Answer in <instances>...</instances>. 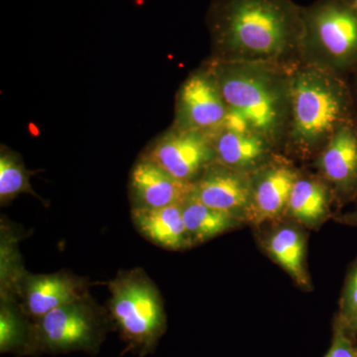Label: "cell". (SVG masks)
Segmentation results:
<instances>
[{"instance_id":"cell-1","label":"cell","mask_w":357,"mask_h":357,"mask_svg":"<svg viewBox=\"0 0 357 357\" xmlns=\"http://www.w3.org/2000/svg\"><path fill=\"white\" fill-rule=\"evenodd\" d=\"M208 22L215 62L282 66L300 55L303 7L293 0H213Z\"/></svg>"},{"instance_id":"cell-2","label":"cell","mask_w":357,"mask_h":357,"mask_svg":"<svg viewBox=\"0 0 357 357\" xmlns=\"http://www.w3.org/2000/svg\"><path fill=\"white\" fill-rule=\"evenodd\" d=\"M210 70L229 112L243 119L249 130L272 146L288 134L290 77L282 66L215 61Z\"/></svg>"},{"instance_id":"cell-3","label":"cell","mask_w":357,"mask_h":357,"mask_svg":"<svg viewBox=\"0 0 357 357\" xmlns=\"http://www.w3.org/2000/svg\"><path fill=\"white\" fill-rule=\"evenodd\" d=\"M289 72L291 142L303 152L324 147L349 123L351 96L337 73L304 63Z\"/></svg>"},{"instance_id":"cell-4","label":"cell","mask_w":357,"mask_h":357,"mask_svg":"<svg viewBox=\"0 0 357 357\" xmlns=\"http://www.w3.org/2000/svg\"><path fill=\"white\" fill-rule=\"evenodd\" d=\"M107 309L126 351L143 357L156 349L167 328L164 301L159 289L141 268L123 270L107 284Z\"/></svg>"},{"instance_id":"cell-5","label":"cell","mask_w":357,"mask_h":357,"mask_svg":"<svg viewBox=\"0 0 357 357\" xmlns=\"http://www.w3.org/2000/svg\"><path fill=\"white\" fill-rule=\"evenodd\" d=\"M115 331L107 307L91 295L70 303L32 321L25 356L98 352L107 333Z\"/></svg>"},{"instance_id":"cell-6","label":"cell","mask_w":357,"mask_h":357,"mask_svg":"<svg viewBox=\"0 0 357 357\" xmlns=\"http://www.w3.org/2000/svg\"><path fill=\"white\" fill-rule=\"evenodd\" d=\"M300 55L337 73L357 63V9L349 0H319L303 8Z\"/></svg>"},{"instance_id":"cell-7","label":"cell","mask_w":357,"mask_h":357,"mask_svg":"<svg viewBox=\"0 0 357 357\" xmlns=\"http://www.w3.org/2000/svg\"><path fill=\"white\" fill-rule=\"evenodd\" d=\"M144 158L178 180L195 183L215 162V150L208 134L176 128L160 138Z\"/></svg>"},{"instance_id":"cell-8","label":"cell","mask_w":357,"mask_h":357,"mask_svg":"<svg viewBox=\"0 0 357 357\" xmlns=\"http://www.w3.org/2000/svg\"><path fill=\"white\" fill-rule=\"evenodd\" d=\"M176 128L198 131L213 137L225 124L229 107L210 69L185 79L178 95Z\"/></svg>"},{"instance_id":"cell-9","label":"cell","mask_w":357,"mask_h":357,"mask_svg":"<svg viewBox=\"0 0 357 357\" xmlns=\"http://www.w3.org/2000/svg\"><path fill=\"white\" fill-rule=\"evenodd\" d=\"M89 286L88 279L67 270L36 275L27 271L18 285L16 297L26 316L35 321L57 307L88 297Z\"/></svg>"},{"instance_id":"cell-10","label":"cell","mask_w":357,"mask_h":357,"mask_svg":"<svg viewBox=\"0 0 357 357\" xmlns=\"http://www.w3.org/2000/svg\"><path fill=\"white\" fill-rule=\"evenodd\" d=\"M300 175L283 161H269L251 173V202L246 222L260 225L285 217Z\"/></svg>"},{"instance_id":"cell-11","label":"cell","mask_w":357,"mask_h":357,"mask_svg":"<svg viewBox=\"0 0 357 357\" xmlns=\"http://www.w3.org/2000/svg\"><path fill=\"white\" fill-rule=\"evenodd\" d=\"M194 195L206 206L246 222L251 202V174L213 162L195 181Z\"/></svg>"},{"instance_id":"cell-12","label":"cell","mask_w":357,"mask_h":357,"mask_svg":"<svg viewBox=\"0 0 357 357\" xmlns=\"http://www.w3.org/2000/svg\"><path fill=\"white\" fill-rule=\"evenodd\" d=\"M317 167L340 203L357 196V130L344 124L321 149Z\"/></svg>"},{"instance_id":"cell-13","label":"cell","mask_w":357,"mask_h":357,"mask_svg":"<svg viewBox=\"0 0 357 357\" xmlns=\"http://www.w3.org/2000/svg\"><path fill=\"white\" fill-rule=\"evenodd\" d=\"M194 191L195 183L178 180L146 158L140 159L131 172L132 208H156L183 204Z\"/></svg>"},{"instance_id":"cell-14","label":"cell","mask_w":357,"mask_h":357,"mask_svg":"<svg viewBox=\"0 0 357 357\" xmlns=\"http://www.w3.org/2000/svg\"><path fill=\"white\" fill-rule=\"evenodd\" d=\"M215 162L251 174L269 161L272 146L267 140L250 130L223 128L213 135Z\"/></svg>"},{"instance_id":"cell-15","label":"cell","mask_w":357,"mask_h":357,"mask_svg":"<svg viewBox=\"0 0 357 357\" xmlns=\"http://www.w3.org/2000/svg\"><path fill=\"white\" fill-rule=\"evenodd\" d=\"M182 206L132 208L131 218L138 232L150 243L167 250H184L192 246L185 229Z\"/></svg>"},{"instance_id":"cell-16","label":"cell","mask_w":357,"mask_h":357,"mask_svg":"<svg viewBox=\"0 0 357 357\" xmlns=\"http://www.w3.org/2000/svg\"><path fill=\"white\" fill-rule=\"evenodd\" d=\"M262 245L267 255L285 270L299 287L305 290L312 288L306 264V236L297 225L286 223L274 227L263 239Z\"/></svg>"},{"instance_id":"cell-17","label":"cell","mask_w":357,"mask_h":357,"mask_svg":"<svg viewBox=\"0 0 357 357\" xmlns=\"http://www.w3.org/2000/svg\"><path fill=\"white\" fill-rule=\"evenodd\" d=\"M331 190L314 178H298L294 185L286 215L307 229H317L330 215Z\"/></svg>"},{"instance_id":"cell-18","label":"cell","mask_w":357,"mask_h":357,"mask_svg":"<svg viewBox=\"0 0 357 357\" xmlns=\"http://www.w3.org/2000/svg\"><path fill=\"white\" fill-rule=\"evenodd\" d=\"M182 208L192 246L206 243L244 222L241 218L206 206L194 194L183 204Z\"/></svg>"},{"instance_id":"cell-19","label":"cell","mask_w":357,"mask_h":357,"mask_svg":"<svg viewBox=\"0 0 357 357\" xmlns=\"http://www.w3.org/2000/svg\"><path fill=\"white\" fill-rule=\"evenodd\" d=\"M0 229V298L17 299L16 291L27 272L18 249L23 230L3 218Z\"/></svg>"},{"instance_id":"cell-20","label":"cell","mask_w":357,"mask_h":357,"mask_svg":"<svg viewBox=\"0 0 357 357\" xmlns=\"http://www.w3.org/2000/svg\"><path fill=\"white\" fill-rule=\"evenodd\" d=\"M31 324L16 298H0V352L23 356Z\"/></svg>"},{"instance_id":"cell-21","label":"cell","mask_w":357,"mask_h":357,"mask_svg":"<svg viewBox=\"0 0 357 357\" xmlns=\"http://www.w3.org/2000/svg\"><path fill=\"white\" fill-rule=\"evenodd\" d=\"M30 172L26 169L20 155L2 148L0 154V203L1 206L10 203L20 194L37 197L30 185Z\"/></svg>"},{"instance_id":"cell-22","label":"cell","mask_w":357,"mask_h":357,"mask_svg":"<svg viewBox=\"0 0 357 357\" xmlns=\"http://www.w3.org/2000/svg\"><path fill=\"white\" fill-rule=\"evenodd\" d=\"M335 319L357 338V257L347 272Z\"/></svg>"},{"instance_id":"cell-23","label":"cell","mask_w":357,"mask_h":357,"mask_svg":"<svg viewBox=\"0 0 357 357\" xmlns=\"http://www.w3.org/2000/svg\"><path fill=\"white\" fill-rule=\"evenodd\" d=\"M325 357H357V338L333 321L332 345Z\"/></svg>"},{"instance_id":"cell-24","label":"cell","mask_w":357,"mask_h":357,"mask_svg":"<svg viewBox=\"0 0 357 357\" xmlns=\"http://www.w3.org/2000/svg\"><path fill=\"white\" fill-rule=\"evenodd\" d=\"M338 222L342 225H351V227H357V208L351 213H344L340 218H337Z\"/></svg>"},{"instance_id":"cell-25","label":"cell","mask_w":357,"mask_h":357,"mask_svg":"<svg viewBox=\"0 0 357 357\" xmlns=\"http://www.w3.org/2000/svg\"><path fill=\"white\" fill-rule=\"evenodd\" d=\"M349 2L357 9V0H349Z\"/></svg>"}]
</instances>
